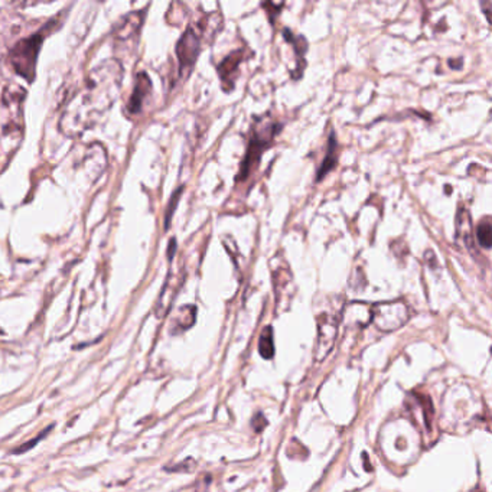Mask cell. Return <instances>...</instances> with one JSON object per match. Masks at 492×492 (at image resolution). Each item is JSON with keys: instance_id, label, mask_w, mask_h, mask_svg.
<instances>
[{"instance_id": "cell-1", "label": "cell", "mask_w": 492, "mask_h": 492, "mask_svg": "<svg viewBox=\"0 0 492 492\" xmlns=\"http://www.w3.org/2000/svg\"><path fill=\"white\" fill-rule=\"evenodd\" d=\"M123 81L120 59L110 58L88 73L86 81L64 107L59 130L70 139L79 138L100 122L117 100Z\"/></svg>"}, {"instance_id": "cell-2", "label": "cell", "mask_w": 492, "mask_h": 492, "mask_svg": "<svg viewBox=\"0 0 492 492\" xmlns=\"http://www.w3.org/2000/svg\"><path fill=\"white\" fill-rule=\"evenodd\" d=\"M282 124L276 123L273 120H269L267 117H263L258 120L257 126H253L252 135L247 146V152L243 159V163L240 167L237 180L243 182V180L249 179L256 168L258 167V162L263 156L265 151L272 144L273 139L282 132Z\"/></svg>"}, {"instance_id": "cell-3", "label": "cell", "mask_w": 492, "mask_h": 492, "mask_svg": "<svg viewBox=\"0 0 492 492\" xmlns=\"http://www.w3.org/2000/svg\"><path fill=\"white\" fill-rule=\"evenodd\" d=\"M54 22H49L45 28H42L37 34H34L29 38L21 39L10 49V62L13 70L18 73L21 77L28 79L29 83H32L35 78V71H37V61H38V54L41 45L51 30Z\"/></svg>"}, {"instance_id": "cell-4", "label": "cell", "mask_w": 492, "mask_h": 492, "mask_svg": "<svg viewBox=\"0 0 492 492\" xmlns=\"http://www.w3.org/2000/svg\"><path fill=\"white\" fill-rule=\"evenodd\" d=\"M208 16L205 18V22H200L191 25L185 32L184 35L180 37L178 45H176V55L179 61V71L180 74H184L185 77L191 73L192 67L198 58L201 49H202V37L207 30V23Z\"/></svg>"}, {"instance_id": "cell-5", "label": "cell", "mask_w": 492, "mask_h": 492, "mask_svg": "<svg viewBox=\"0 0 492 492\" xmlns=\"http://www.w3.org/2000/svg\"><path fill=\"white\" fill-rule=\"evenodd\" d=\"M370 316L377 330L381 332H392L406 325L410 318V310L403 301L381 302L371 308Z\"/></svg>"}, {"instance_id": "cell-6", "label": "cell", "mask_w": 492, "mask_h": 492, "mask_svg": "<svg viewBox=\"0 0 492 492\" xmlns=\"http://www.w3.org/2000/svg\"><path fill=\"white\" fill-rule=\"evenodd\" d=\"M338 335V318L332 314H322L318 316V343L315 359L323 361L332 351Z\"/></svg>"}, {"instance_id": "cell-7", "label": "cell", "mask_w": 492, "mask_h": 492, "mask_svg": "<svg viewBox=\"0 0 492 492\" xmlns=\"http://www.w3.org/2000/svg\"><path fill=\"white\" fill-rule=\"evenodd\" d=\"M243 61H244V54H243V51H238L237 49V51H233L231 54H228L224 58V61L218 64L217 71H218L224 91L229 93L234 88L236 78L238 75V68H240Z\"/></svg>"}, {"instance_id": "cell-8", "label": "cell", "mask_w": 492, "mask_h": 492, "mask_svg": "<svg viewBox=\"0 0 492 492\" xmlns=\"http://www.w3.org/2000/svg\"><path fill=\"white\" fill-rule=\"evenodd\" d=\"M144 10H136L133 13H130L129 16L119 23L116 34H114V38L119 44H132V39H136L139 32L142 29L143 25V19H144Z\"/></svg>"}, {"instance_id": "cell-9", "label": "cell", "mask_w": 492, "mask_h": 492, "mask_svg": "<svg viewBox=\"0 0 492 492\" xmlns=\"http://www.w3.org/2000/svg\"><path fill=\"white\" fill-rule=\"evenodd\" d=\"M179 287H180V282H176V277L173 278V276L169 274L165 286H163V289L160 292V296H159L156 308H155V314L158 318L167 316Z\"/></svg>"}, {"instance_id": "cell-10", "label": "cell", "mask_w": 492, "mask_h": 492, "mask_svg": "<svg viewBox=\"0 0 492 492\" xmlns=\"http://www.w3.org/2000/svg\"><path fill=\"white\" fill-rule=\"evenodd\" d=\"M151 91H152V83H151L149 77H147V74H144V73L139 74L133 94H132V97H130V100L127 103L129 111L132 114L139 113L142 108V104L144 102V98L151 94Z\"/></svg>"}, {"instance_id": "cell-11", "label": "cell", "mask_w": 492, "mask_h": 492, "mask_svg": "<svg viewBox=\"0 0 492 492\" xmlns=\"http://www.w3.org/2000/svg\"><path fill=\"white\" fill-rule=\"evenodd\" d=\"M456 238H461L465 243L468 250H471L472 254L475 256L471 214L466 208H461L456 214Z\"/></svg>"}, {"instance_id": "cell-12", "label": "cell", "mask_w": 492, "mask_h": 492, "mask_svg": "<svg viewBox=\"0 0 492 492\" xmlns=\"http://www.w3.org/2000/svg\"><path fill=\"white\" fill-rule=\"evenodd\" d=\"M337 163H338V143H337L335 133L331 132L330 139H328L326 155H325L322 165L316 173V182H319V180H322L328 173H330L337 167Z\"/></svg>"}, {"instance_id": "cell-13", "label": "cell", "mask_w": 492, "mask_h": 492, "mask_svg": "<svg viewBox=\"0 0 492 492\" xmlns=\"http://www.w3.org/2000/svg\"><path fill=\"white\" fill-rule=\"evenodd\" d=\"M195 318H196V308L193 305L182 306L178 310L176 318L173 319V330L187 331L188 328H191L195 323Z\"/></svg>"}, {"instance_id": "cell-14", "label": "cell", "mask_w": 492, "mask_h": 492, "mask_svg": "<svg viewBox=\"0 0 492 492\" xmlns=\"http://www.w3.org/2000/svg\"><path fill=\"white\" fill-rule=\"evenodd\" d=\"M258 352L260 355L270 359L274 355V342H273V330L272 326H266L263 332L260 335V341H258Z\"/></svg>"}, {"instance_id": "cell-15", "label": "cell", "mask_w": 492, "mask_h": 492, "mask_svg": "<svg viewBox=\"0 0 492 492\" xmlns=\"http://www.w3.org/2000/svg\"><path fill=\"white\" fill-rule=\"evenodd\" d=\"M477 240L478 244L484 249H491L492 244V227H491V220L489 217H485L481 220V223L477 227Z\"/></svg>"}, {"instance_id": "cell-16", "label": "cell", "mask_w": 492, "mask_h": 492, "mask_svg": "<svg viewBox=\"0 0 492 492\" xmlns=\"http://www.w3.org/2000/svg\"><path fill=\"white\" fill-rule=\"evenodd\" d=\"M25 95H26V91L21 86L10 84L3 91V102L6 106L19 104Z\"/></svg>"}, {"instance_id": "cell-17", "label": "cell", "mask_w": 492, "mask_h": 492, "mask_svg": "<svg viewBox=\"0 0 492 492\" xmlns=\"http://www.w3.org/2000/svg\"><path fill=\"white\" fill-rule=\"evenodd\" d=\"M53 429V426H51V428H48V429H45L44 432H41V435L38 436V437H35V439H32L30 442H26V444H23L19 449H16L15 451V453H23V452H28L29 449H32V448H34L37 444H38V442H41L45 436H46V433L49 432V430H51Z\"/></svg>"}, {"instance_id": "cell-18", "label": "cell", "mask_w": 492, "mask_h": 492, "mask_svg": "<svg viewBox=\"0 0 492 492\" xmlns=\"http://www.w3.org/2000/svg\"><path fill=\"white\" fill-rule=\"evenodd\" d=\"M182 189L184 188H179L173 195H172V200H171V202H169V205H168V211H167V217H165V223H167V228L169 227V223H171V218H172V214H173V211H175V208H176V205H178V201H179V195L180 193H182Z\"/></svg>"}, {"instance_id": "cell-19", "label": "cell", "mask_w": 492, "mask_h": 492, "mask_svg": "<svg viewBox=\"0 0 492 492\" xmlns=\"http://www.w3.org/2000/svg\"><path fill=\"white\" fill-rule=\"evenodd\" d=\"M449 67L452 70H461L464 67V59L462 58H455V59H449Z\"/></svg>"}, {"instance_id": "cell-20", "label": "cell", "mask_w": 492, "mask_h": 492, "mask_svg": "<svg viewBox=\"0 0 492 492\" xmlns=\"http://www.w3.org/2000/svg\"><path fill=\"white\" fill-rule=\"evenodd\" d=\"M445 192L451 193V192H452V188H451V187H445Z\"/></svg>"}, {"instance_id": "cell-21", "label": "cell", "mask_w": 492, "mask_h": 492, "mask_svg": "<svg viewBox=\"0 0 492 492\" xmlns=\"http://www.w3.org/2000/svg\"><path fill=\"white\" fill-rule=\"evenodd\" d=\"M477 492H480V491H477ZM481 492H482V491H481Z\"/></svg>"}]
</instances>
